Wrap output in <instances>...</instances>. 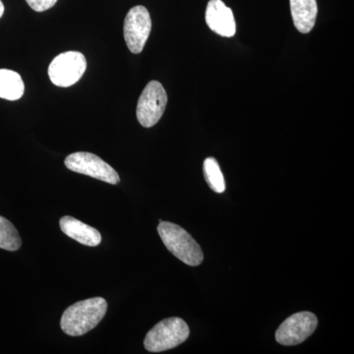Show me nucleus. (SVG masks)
<instances>
[{
    "label": "nucleus",
    "instance_id": "obj_8",
    "mask_svg": "<svg viewBox=\"0 0 354 354\" xmlns=\"http://www.w3.org/2000/svg\"><path fill=\"white\" fill-rule=\"evenodd\" d=\"M152 30V19L146 7H133L124 21V39L128 50L135 55L142 53Z\"/></svg>",
    "mask_w": 354,
    "mask_h": 354
},
{
    "label": "nucleus",
    "instance_id": "obj_14",
    "mask_svg": "<svg viewBox=\"0 0 354 354\" xmlns=\"http://www.w3.org/2000/svg\"><path fill=\"white\" fill-rule=\"evenodd\" d=\"M22 241L17 230L7 218L0 216V248L8 251H17Z\"/></svg>",
    "mask_w": 354,
    "mask_h": 354
},
{
    "label": "nucleus",
    "instance_id": "obj_6",
    "mask_svg": "<svg viewBox=\"0 0 354 354\" xmlns=\"http://www.w3.org/2000/svg\"><path fill=\"white\" fill-rule=\"evenodd\" d=\"M64 164L70 171L99 179L104 183L118 184L120 181L118 172L94 153L86 152L71 153L65 158Z\"/></svg>",
    "mask_w": 354,
    "mask_h": 354
},
{
    "label": "nucleus",
    "instance_id": "obj_7",
    "mask_svg": "<svg viewBox=\"0 0 354 354\" xmlns=\"http://www.w3.org/2000/svg\"><path fill=\"white\" fill-rule=\"evenodd\" d=\"M318 319L311 312H298L286 319L277 330L279 344L290 346L301 344L315 332Z\"/></svg>",
    "mask_w": 354,
    "mask_h": 354
},
{
    "label": "nucleus",
    "instance_id": "obj_12",
    "mask_svg": "<svg viewBox=\"0 0 354 354\" xmlns=\"http://www.w3.org/2000/svg\"><path fill=\"white\" fill-rule=\"evenodd\" d=\"M25 85L17 72L0 69V97L7 101H17L24 95Z\"/></svg>",
    "mask_w": 354,
    "mask_h": 354
},
{
    "label": "nucleus",
    "instance_id": "obj_1",
    "mask_svg": "<svg viewBox=\"0 0 354 354\" xmlns=\"http://www.w3.org/2000/svg\"><path fill=\"white\" fill-rule=\"evenodd\" d=\"M108 310L106 300L102 297L90 298L71 305L65 310L60 327L65 334L79 337L87 334L99 325Z\"/></svg>",
    "mask_w": 354,
    "mask_h": 354
},
{
    "label": "nucleus",
    "instance_id": "obj_15",
    "mask_svg": "<svg viewBox=\"0 0 354 354\" xmlns=\"http://www.w3.org/2000/svg\"><path fill=\"white\" fill-rule=\"evenodd\" d=\"M32 10L44 12L57 4V0H26Z\"/></svg>",
    "mask_w": 354,
    "mask_h": 354
},
{
    "label": "nucleus",
    "instance_id": "obj_13",
    "mask_svg": "<svg viewBox=\"0 0 354 354\" xmlns=\"http://www.w3.org/2000/svg\"><path fill=\"white\" fill-rule=\"evenodd\" d=\"M205 179L209 187L216 193H223L225 191V181L223 172L221 171L218 160L214 158L205 160L203 165Z\"/></svg>",
    "mask_w": 354,
    "mask_h": 354
},
{
    "label": "nucleus",
    "instance_id": "obj_4",
    "mask_svg": "<svg viewBox=\"0 0 354 354\" xmlns=\"http://www.w3.org/2000/svg\"><path fill=\"white\" fill-rule=\"evenodd\" d=\"M87 68V62L79 51H67L57 55L48 67L51 82L57 87L67 88L82 78Z\"/></svg>",
    "mask_w": 354,
    "mask_h": 354
},
{
    "label": "nucleus",
    "instance_id": "obj_3",
    "mask_svg": "<svg viewBox=\"0 0 354 354\" xmlns=\"http://www.w3.org/2000/svg\"><path fill=\"white\" fill-rule=\"evenodd\" d=\"M189 334V327L183 319L177 317L165 319L149 330L144 346L150 353H162L183 344Z\"/></svg>",
    "mask_w": 354,
    "mask_h": 354
},
{
    "label": "nucleus",
    "instance_id": "obj_11",
    "mask_svg": "<svg viewBox=\"0 0 354 354\" xmlns=\"http://www.w3.org/2000/svg\"><path fill=\"white\" fill-rule=\"evenodd\" d=\"M293 24L302 34H308L315 26L318 6L316 0H290Z\"/></svg>",
    "mask_w": 354,
    "mask_h": 354
},
{
    "label": "nucleus",
    "instance_id": "obj_16",
    "mask_svg": "<svg viewBox=\"0 0 354 354\" xmlns=\"http://www.w3.org/2000/svg\"><path fill=\"white\" fill-rule=\"evenodd\" d=\"M4 13V6L3 3H2L1 0H0V18L2 17V15H3Z\"/></svg>",
    "mask_w": 354,
    "mask_h": 354
},
{
    "label": "nucleus",
    "instance_id": "obj_10",
    "mask_svg": "<svg viewBox=\"0 0 354 354\" xmlns=\"http://www.w3.org/2000/svg\"><path fill=\"white\" fill-rule=\"evenodd\" d=\"M59 225L64 234L83 245L95 247L102 242V235L99 230L77 220L73 216H62L59 221Z\"/></svg>",
    "mask_w": 354,
    "mask_h": 354
},
{
    "label": "nucleus",
    "instance_id": "obj_5",
    "mask_svg": "<svg viewBox=\"0 0 354 354\" xmlns=\"http://www.w3.org/2000/svg\"><path fill=\"white\" fill-rule=\"evenodd\" d=\"M167 104V95L158 81L148 83L140 95L137 104V118L143 127L150 128L162 118Z\"/></svg>",
    "mask_w": 354,
    "mask_h": 354
},
{
    "label": "nucleus",
    "instance_id": "obj_9",
    "mask_svg": "<svg viewBox=\"0 0 354 354\" xmlns=\"http://www.w3.org/2000/svg\"><path fill=\"white\" fill-rule=\"evenodd\" d=\"M206 22L212 31L225 38L234 37L236 32L234 12L221 0H209L206 9Z\"/></svg>",
    "mask_w": 354,
    "mask_h": 354
},
{
    "label": "nucleus",
    "instance_id": "obj_2",
    "mask_svg": "<svg viewBox=\"0 0 354 354\" xmlns=\"http://www.w3.org/2000/svg\"><path fill=\"white\" fill-rule=\"evenodd\" d=\"M158 235L167 250L184 264L196 267L204 260L201 247L185 230L176 223L160 221Z\"/></svg>",
    "mask_w": 354,
    "mask_h": 354
}]
</instances>
